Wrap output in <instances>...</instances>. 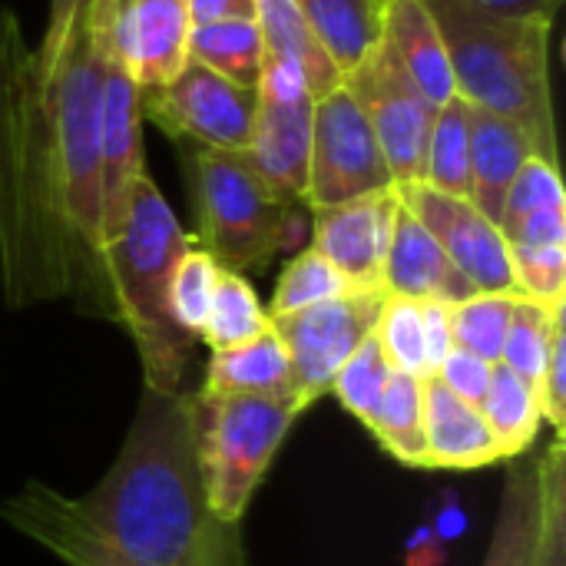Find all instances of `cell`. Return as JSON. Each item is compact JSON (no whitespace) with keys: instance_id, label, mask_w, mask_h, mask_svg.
I'll list each match as a JSON object with an SVG mask.
<instances>
[{"instance_id":"6da1fadb","label":"cell","mask_w":566,"mask_h":566,"mask_svg":"<svg viewBox=\"0 0 566 566\" xmlns=\"http://www.w3.org/2000/svg\"><path fill=\"white\" fill-rule=\"evenodd\" d=\"M0 514L66 566H245L239 524L209 511L186 391H143L116 461L90 494L27 484Z\"/></svg>"},{"instance_id":"7a4b0ae2","label":"cell","mask_w":566,"mask_h":566,"mask_svg":"<svg viewBox=\"0 0 566 566\" xmlns=\"http://www.w3.org/2000/svg\"><path fill=\"white\" fill-rule=\"evenodd\" d=\"M70 245L90 252L63 212L46 80L36 46L27 43L17 17L0 10V259L7 289L56 282Z\"/></svg>"},{"instance_id":"3957f363","label":"cell","mask_w":566,"mask_h":566,"mask_svg":"<svg viewBox=\"0 0 566 566\" xmlns=\"http://www.w3.org/2000/svg\"><path fill=\"white\" fill-rule=\"evenodd\" d=\"M196 239L182 229L159 186L143 172L133 186L119 232L99 249L116 315L129 328L149 391L176 395L189 368L196 342L169 312V285L179 259Z\"/></svg>"},{"instance_id":"277c9868","label":"cell","mask_w":566,"mask_h":566,"mask_svg":"<svg viewBox=\"0 0 566 566\" xmlns=\"http://www.w3.org/2000/svg\"><path fill=\"white\" fill-rule=\"evenodd\" d=\"M441 27L454 93L514 123L534 156L557 163L551 23L504 20L464 0H424Z\"/></svg>"},{"instance_id":"5b68a950","label":"cell","mask_w":566,"mask_h":566,"mask_svg":"<svg viewBox=\"0 0 566 566\" xmlns=\"http://www.w3.org/2000/svg\"><path fill=\"white\" fill-rule=\"evenodd\" d=\"M189 398V431L209 511L239 524L292 421L305 411L298 395H209Z\"/></svg>"},{"instance_id":"8992f818","label":"cell","mask_w":566,"mask_h":566,"mask_svg":"<svg viewBox=\"0 0 566 566\" xmlns=\"http://www.w3.org/2000/svg\"><path fill=\"white\" fill-rule=\"evenodd\" d=\"M199 249L229 272L265 269L295 235L298 202L282 199L242 153L196 149Z\"/></svg>"},{"instance_id":"52a82bcc","label":"cell","mask_w":566,"mask_h":566,"mask_svg":"<svg viewBox=\"0 0 566 566\" xmlns=\"http://www.w3.org/2000/svg\"><path fill=\"white\" fill-rule=\"evenodd\" d=\"M43 80L56 136L63 212L73 235L99 259V70L83 20H76Z\"/></svg>"},{"instance_id":"ba28073f","label":"cell","mask_w":566,"mask_h":566,"mask_svg":"<svg viewBox=\"0 0 566 566\" xmlns=\"http://www.w3.org/2000/svg\"><path fill=\"white\" fill-rule=\"evenodd\" d=\"M96 70H99V249L119 232L126 219V206L133 196L136 179L146 172L143 166V113H139V90L129 73L119 66L109 40L103 10L96 0L83 3L80 13Z\"/></svg>"},{"instance_id":"9c48e42d","label":"cell","mask_w":566,"mask_h":566,"mask_svg":"<svg viewBox=\"0 0 566 566\" xmlns=\"http://www.w3.org/2000/svg\"><path fill=\"white\" fill-rule=\"evenodd\" d=\"M381 189H395L391 169L361 103L342 83L315 99L305 209L338 206Z\"/></svg>"},{"instance_id":"30bf717a","label":"cell","mask_w":566,"mask_h":566,"mask_svg":"<svg viewBox=\"0 0 566 566\" xmlns=\"http://www.w3.org/2000/svg\"><path fill=\"white\" fill-rule=\"evenodd\" d=\"M255 96L252 139L242 156L282 199L305 206L315 93L298 66L265 56Z\"/></svg>"},{"instance_id":"8fae6325","label":"cell","mask_w":566,"mask_h":566,"mask_svg":"<svg viewBox=\"0 0 566 566\" xmlns=\"http://www.w3.org/2000/svg\"><path fill=\"white\" fill-rule=\"evenodd\" d=\"M255 86L232 83L189 60L166 86L139 93V113L196 149L245 153L255 123Z\"/></svg>"},{"instance_id":"7c38bea8","label":"cell","mask_w":566,"mask_h":566,"mask_svg":"<svg viewBox=\"0 0 566 566\" xmlns=\"http://www.w3.org/2000/svg\"><path fill=\"white\" fill-rule=\"evenodd\" d=\"M381 305H385L381 289H368V292L352 289L338 298L269 318L272 332L285 345L292 365V385L305 408L318 401L325 391H332L338 368L375 332Z\"/></svg>"},{"instance_id":"4fadbf2b","label":"cell","mask_w":566,"mask_h":566,"mask_svg":"<svg viewBox=\"0 0 566 566\" xmlns=\"http://www.w3.org/2000/svg\"><path fill=\"white\" fill-rule=\"evenodd\" d=\"M342 83L361 103L395 186L421 182L428 133L438 106L411 83V76L391 60L381 43Z\"/></svg>"},{"instance_id":"5bb4252c","label":"cell","mask_w":566,"mask_h":566,"mask_svg":"<svg viewBox=\"0 0 566 566\" xmlns=\"http://www.w3.org/2000/svg\"><path fill=\"white\" fill-rule=\"evenodd\" d=\"M395 189L401 206L434 235V242L474 285V292H517L507 239L501 226L491 222L471 199L438 192L424 182Z\"/></svg>"},{"instance_id":"9a60e30c","label":"cell","mask_w":566,"mask_h":566,"mask_svg":"<svg viewBox=\"0 0 566 566\" xmlns=\"http://www.w3.org/2000/svg\"><path fill=\"white\" fill-rule=\"evenodd\" d=\"M106 40L139 93L166 86L189 63L186 0H96Z\"/></svg>"},{"instance_id":"2e32d148","label":"cell","mask_w":566,"mask_h":566,"mask_svg":"<svg viewBox=\"0 0 566 566\" xmlns=\"http://www.w3.org/2000/svg\"><path fill=\"white\" fill-rule=\"evenodd\" d=\"M398 206V189H381L338 206L312 209V249L325 255L352 289H381Z\"/></svg>"},{"instance_id":"e0dca14e","label":"cell","mask_w":566,"mask_h":566,"mask_svg":"<svg viewBox=\"0 0 566 566\" xmlns=\"http://www.w3.org/2000/svg\"><path fill=\"white\" fill-rule=\"evenodd\" d=\"M381 289L385 295H395V298L444 302V305H458L478 295L474 285L451 265V259L434 242V235L405 206H398V216H395L391 245H388L385 269H381Z\"/></svg>"},{"instance_id":"ac0fdd59","label":"cell","mask_w":566,"mask_h":566,"mask_svg":"<svg viewBox=\"0 0 566 566\" xmlns=\"http://www.w3.org/2000/svg\"><path fill=\"white\" fill-rule=\"evenodd\" d=\"M501 464V448L478 405L424 378V468L474 471Z\"/></svg>"},{"instance_id":"d6986e66","label":"cell","mask_w":566,"mask_h":566,"mask_svg":"<svg viewBox=\"0 0 566 566\" xmlns=\"http://www.w3.org/2000/svg\"><path fill=\"white\" fill-rule=\"evenodd\" d=\"M381 46L434 106L454 96V76H451L444 36L424 0H385Z\"/></svg>"},{"instance_id":"ffe728a7","label":"cell","mask_w":566,"mask_h":566,"mask_svg":"<svg viewBox=\"0 0 566 566\" xmlns=\"http://www.w3.org/2000/svg\"><path fill=\"white\" fill-rule=\"evenodd\" d=\"M531 156L534 149L514 123L481 106H471V196L468 199L491 222H501L507 189Z\"/></svg>"},{"instance_id":"44dd1931","label":"cell","mask_w":566,"mask_h":566,"mask_svg":"<svg viewBox=\"0 0 566 566\" xmlns=\"http://www.w3.org/2000/svg\"><path fill=\"white\" fill-rule=\"evenodd\" d=\"M541 514H544L541 461H531L527 454L507 461L501 511L484 566H534Z\"/></svg>"},{"instance_id":"7402d4cb","label":"cell","mask_w":566,"mask_h":566,"mask_svg":"<svg viewBox=\"0 0 566 566\" xmlns=\"http://www.w3.org/2000/svg\"><path fill=\"white\" fill-rule=\"evenodd\" d=\"M202 391L209 395H295L289 355L279 335L272 332V325L242 345L212 352Z\"/></svg>"},{"instance_id":"603a6c76","label":"cell","mask_w":566,"mask_h":566,"mask_svg":"<svg viewBox=\"0 0 566 566\" xmlns=\"http://www.w3.org/2000/svg\"><path fill=\"white\" fill-rule=\"evenodd\" d=\"M342 80L381 43L385 0H295Z\"/></svg>"},{"instance_id":"cb8c5ba5","label":"cell","mask_w":566,"mask_h":566,"mask_svg":"<svg viewBox=\"0 0 566 566\" xmlns=\"http://www.w3.org/2000/svg\"><path fill=\"white\" fill-rule=\"evenodd\" d=\"M255 27L262 33L265 56L298 66L315 99L342 86V73L335 70V63L315 40L295 0H255Z\"/></svg>"},{"instance_id":"d4e9b609","label":"cell","mask_w":566,"mask_h":566,"mask_svg":"<svg viewBox=\"0 0 566 566\" xmlns=\"http://www.w3.org/2000/svg\"><path fill=\"white\" fill-rule=\"evenodd\" d=\"M478 408L494 431V441L501 448V461L524 458L534 448L541 424H544L537 385H531L527 378H521L517 371H511L507 365L497 361L491 385H488V395Z\"/></svg>"},{"instance_id":"484cf974","label":"cell","mask_w":566,"mask_h":566,"mask_svg":"<svg viewBox=\"0 0 566 566\" xmlns=\"http://www.w3.org/2000/svg\"><path fill=\"white\" fill-rule=\"evenodd\" d=\"M421 182L448 196H471V106L458 93L434 113Z\"/></svg>"},{"instance_id":"4316f807","label":"cell","mask_w":566,"mask_h":566,"mask_svg":"<svg viewBox=\"0 0 566 566\" xmlns=\"http://www.w3.org/2000/svg\"><path fill=\"white\" fill-rule=\"evenodd\" d=\"M368 431L405 468H424V378L391 371Z\"/></svg>"},{"instance_id":"83f0119b","label":"cell","mask_w":566,"mask_h":566,"mask_svg":"<svg viewBox=\"0 0 566 566\" xmlns=\"http://www.w3.org/2000/svg\"><path fill=\"white\" fill-rule=\"evenodd\" d=\"M189 60L202 63L206 70H212L232 83L255 86L262 63H265L262 33H259L255 20H222V23L192 27Z\"/></svg>"},{"instance_id":"f1b7e54d","label":"cell","mask_w":566,"mask_h":566,"mask_svg":"<svg viewBox=\"0 0 566 566\" xmlns=\"http://www.w3.org/2000/svg\"><path fill=\"white\" fill-rule=\"evenodd\" d=\"M265 328H269V312L262 308L249 279L222 269L199 342H206L212 352H219V348L242 345V342L262 335Z\"/></svg>"},{"instance_id":"f546056e","label":"cell","mask_w":566,"mask_h":566,"mask_svg":"<svg viewBox=\"0 0 566 566\" xmlns=\"http://www.w3.org/2000/svg\"><path fill=\"white\" fill-rule=\"evenodd\" d=\"M517 298H521L517 292H478V295L451 305L448 315H451L454 348L497 365Z\"/></svg>"},{"instance_id":"4dcf8cb0","label":"cell","mask_w":566,"mask_h":566,"mask_svg":"<svg viewBox=\"0 0 566 566\" xmlns=\"http://www.w3.org/2000/svg\"><path fill=\"white\" fill-rule=\"evenodd\" d=\"M566 302L557 305H541L534 298H517L511 325H507V338H504V352H501V365H507L511 371H517L521 378H527L531 385L541 388L544 368H547V352H551V335H554V322L564 312Z\"/></svg>"},{"instance_id":"1f68e13d","label":"cell","mask_w":566,"mask_h":566,"mask_svg":"<svg viewBox=\"0 0 566 566\" xmlns=\"http://www.w3.org/2000/svg\"><path fill=\"white\" fill-rule=\"evenodd\" d=\"M391 361H388V355H385V348H381V342H378V335L371 332L358 348H355V355L338 368V375H335V381H332V391H335V398L342 401V408L348 411V415H355L365 428L375 421V415H378V405H381V398H385V388H388V381H391Z\"/></svg>"},{"instance_id":"d6a6232c","label":"cell","mask_w":566,"mask_h":566,"mask_svg":"<svg viewBox=\"0 0 566 566\" xmlns=\"http://www.w3.org/2000/svg\"><path fill=\"white\" fill-rule=\"evenodd\" d=\"M345 292H352L348 279L325 255H318L308 245V249L295 252L292 262L282 269L275 295L269 302V318L272 315H289V312H298V308H308V305H318V302H328V298H338Z\"/></svg>"},{"instance_id":"836d02e7","label":"cell","mask_w":566,"mask_h":566,"mask_svg":"<svg viewBox=\"0 0 566 566\" xmlns=\"http://www.w3.org/2000/svg\"><path fill=\"white\" fill-rule=\"evenodd\" d=\"M219 272H222V265L206 249H199L196 242L186 249V255L179 259V265L172 272L169 312H172L176 325L192 342H199V335H202V325H206V315H209V305H212V295H216Z\"/></svg>"},{"instance_id":"e575fe53","label":"cell","mask_w":566,"mask_h":566,"mask_svg":"<svg viewBox=\"0 0 566 566\" xmlns=\"http://www.w3.org/2000/svg\"><path fill=\"white\" fill-rule=\"evenodd\" d=\"M375 335L391 361L395 371H408L418 378H428V352H424V322H421V302L385 295Z\"/></svg>"},{"instance_id":"d590c367","label":"cell","mask_w":566,"mask_h":566,"mask_svg":"<svg viewBox=\"0 0 566 566\" xmlns=\"http://www.w3.org/2000/svg\"><path fill=\"white\" fill-rule=\"evenodd\" d=\"M544 514L537 534L534 566H566V454L564 438H557L541 454Z\"/></svg>"},{"instance_id":"8d00e7d4","label":"cell","mask_w":566,"mask_h":566,"mask_svg":"<svg viewBox=\"0 0 566 566\" xmlns=\"http://www.w3.org/2000/svg\"><path fill=\"white\" fill-rule=\"evenodd\" d=\"M541 209H566L564 179L557 163H547L541 156H531L524 163V169L517 172V179L507 189L504 209H501V222H514L527 212H541Z\"/></svg>"},{"instance_id":"74e56055","label":"cell","mask_w":566,"mask_h":566,"mask_svg":"<svg viewBox=\"0 0 566 566\" xmlns=\"http://www.w3.org/2000/svg\"><path fill=\"white\" fill-rule=\"evenodd\" d=\"M517 292L541 305L566 302V245L511 249Z\"/></svg>"},{"instance_id":"f35d334b","label":"cell","mask_w":566,"mask_h":566,"mask_svg":"<svg viewBox=\"0 0 566 566\" xmlns=\"http://www.w3.org/2000/svg\"><path fill=\"white\" fill-rule=\"evenodd\" d=\"M541 415L544 421L557 431V438H564L566 421V308L554 322V335H551V352H547V368L541 378Z\"/></svg>"},{"instance_id":"ab89813d","label":"cell","mask_w":566,"mask_h":566,"mask_svg":"<svg viewBox=\"0 0 566 566\" xmlns=\"http://www.w3.org/2000/svg\"><path fill=\"white\" fill-rule=\"evenodd\" d=\"M491 375H494V365H491V361H484V358H478V355H471V352L454 348V352L441 361V368H438L434 378H438L451 395H458V398H464V401H471V405H481L484 395H488Z\"/></svg>"},{"instance_id":"60d3db41","label":"cell","mask_w":566,"mask_h":566,"mask_svg":"<svg viewBox=\"0 0 566 566\" xmlns=\"http://www.w3.org/2000/svg\"><path fill=\"white\" fill-rule=\"evenodd\" d=\"M83 3L86 0H50V13H46V27H43V36L36 43V60H40V70L43 76L50 73V66L56 63L63 43L70 40L80 13H83Z\"/></svg>"},{"instance_id":"b9f144b4","label":"cell","mask_w":566,"mask_h":566,"mask_svg":"<svg viewBox=\"0 0 566 566\" xmlns=\"http://www.w3.org/2000/svg\"><path fill=\"white\" fill-rule=\"evenodd\" d=\"M451 305L444 302H421V322H424V352H428V378L438 375L441 361L454 352L451 342Z\"/></svg>"},{"instance_id":"7bdbcfd3","label":"cell","mask_w":566,"mask_h":566,"mask_svg":"<svg viewBox=\"0 0 566 566\" xmlns=\"http://www.w3.org/2000/svg\"><path fill=\"white\" fill-rule=\"evenodd\" d=\"M474 10H484L491 17H504V20H541V23H554V13L560 7V0H464Z\"/></svg>"},{"instance_id":"ee69618b","label":"cell","mask_w":566,"mask_h":566,"mask_svg":"<svg viewBox=\"0 0 566 566\" xmlns=\"http://www.w3.org/2000/svg\"><path fill=\"white\" fill-rule=\"evenodd\" d=\"M192 27L222 20H255V0H186Z\"/></svg>"},{"instance_id":"f6af8a7d","label":"cell","mask_w":566,"mask_h":566,"mask_svg":"<svg viewBox=\"0 0 566 566\" xmlns=\"http://www.w3.org/2000/svg\"><path fill=\"white\" fill-rule=\"evenodd\" d=\"M428 527L434 531V537L441 544H451L458 541L464 531H468V514H464V504L454 497V494H444L434 507V517L428 521Z\"/></svg>"},{"instance_id":"bcb514c9","label":"cell","mask_w":566,"mask_h":566,"mask_svg":"<svg viewBox=\"0 0 566 566\" xmlns=\"http://www.w3.org/2000/svg\"><path fill=\"white\" fill-rule=\"evenodd\" d=\"M444 547H448V544H441V541L434 537V531H431L428 524H421V527L415 531V537L408 541L405 560H408V566H441L444 564Z\"/></svg>"}]
</instances>
